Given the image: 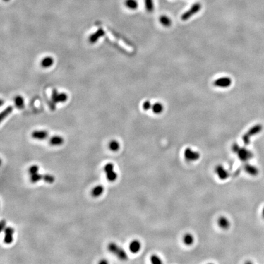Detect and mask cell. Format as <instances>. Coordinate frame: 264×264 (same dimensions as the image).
Segmentation results:
<instances>
[{"mask_svg":"<svg viewBox=\"0 0 264 264\" xmlns=\"http://www.w3.org/2000/svg\"><path fill=\"white\" fill-rule=\"evenodd\" d=\"M52 99L54 103H62L67 100L68 96L64 92L59 93L56 90H53Z\"/></svg>","mask_w":264,"mask_h":264,"instance_id":"cell-9","label":"cell"},{"mask_svg":"<svg viewBox=\"0 0 264 264\" xmlns=\"http://www.w3.org/2000/svg\"><path fill=\"white\" fill-rule=\"evenodd\" d=\"M104 34V31L102 29H99L97 30L95 33L92 34V35L89 37V42L91 43H95V42L99 40V39Z\"/></svg>","mask_w":264,"mask_h":264,"instance_id":"cell-17","label":"cell"},{"mask_svg":"<svg viewBox=\"0 0 264 264\" xmlns=\"http://www.w3.org/2000/svg\"><path fill=\"white\" fill-rule=\"evenodd\" d=\"M262 130V126L260 125H257V126L253 127L250 129L246 134H245L243 136V141L245 144L248 145L249 144V140L251 136L254 135L257 133H258L259 131Z\"/></svg>","mask_w":264,"mask_h":264,"instance_id":"cell-7","label":"cell"},{"mask_svg":"<svg viewBox=\"0 0 264 264\" xmlns=\"http://www.w3.org/2000/svg\"><path fill=\"white\" fill-rule=\"evenodd\" d=\"M14 103L16 107L18 109H22L25 105V100L21 95H17L14 98Z\"/></svg>","mask_w":264,"mask_h":264,"instance_id":"cell-18","label":"cell"},{"mask_svg":"<svg viewBox=\"0 0 264 264\" xmlns=\"http://www.w3.org/2000/svg\"><path fill=\"white\" fill-rule=\"evenodd\" d=\"M104 190L103 186L102 185H97L92 189L91 194L93 197H99L103 193Z\"/></svg>","mask_w":264,"mask_h":264,"instance_id":"cell-21","label":"cell"},{"mask_svg":"<svg viewBox=\"0 0 264 264\" xmlns=\"http://www.w3.org/2000/svg\"><path fill=\"white\" fill-rule=\"evenodd\" d=\"M150 261L152 263L154 264H160L162 263V259L159 258V257L157 255H152L150 257Z\"/></svg>","mask_w":264,"mask_h":264,"instance_id":"cell-27","label":"cell"},{"mask_svg":"<svg viewBox=\"0 0 264 264\" xmlns=\"http://www.w3.org/2000/svg\"><path fill=\"white\" fill-rule=\"evenodd\" d=\"M49 143L52 145H53V146H57V145H60L63 144L64 139L61 136L58 135L53 136L52 138H50Z\"/></svg>","mask_w":264,"mask_h":264,"instance_id":"cell-15","label":"cell"},{"mask_svg":"<svg viewBox=\"0 0 264 264\" xmlns=\"http://www.w3.org/2000/svg\"><path fill=\"white\" fill-rule=\"evenodd\" d=\"M215 172L217 174L218 178L221 180L227 179L230 174H229L227 170H226L222 165H217L215 168Z\"/></svg>","mask_w":264,"mask_h":264,"instance_id":"cell-8","label":"cell"},{"mask_svg":"<svg viewBox=\"0 0 264 264\" xmlns=\"http://www.w3.org/2000/svg\"><path fill=\"white\" fill-rule=\"evenodd\" d=\"M12 107H9L7 108L4 111V112H3L1 113V120H3V118H4L7 115H8L9 113H11V112H12Z\"/></svg>","mask_w":264,"mask_h":264,"instance_id":"cell-29","label":"cell"},{"mask_svg":"<svg viewBox=\"0 0 264 264\" xmlns=\"http://www.w3.org/2000/svg\"><path fill=\"white\" fill-rule=\"evenodd\" d=\"M245 171L248 173L249 174L252 176H256L258 174V170L255 166H252L251 164H246L244 168Z\"/></svg>","mask_w":264,"mask_h":264,"instance_id":"cell-19","label":"cell"},{"mask_svg":"<svg viewBox=\"0 0 264 264\" xmlns=\"http://www.w3.org/2000/svg\"><path fill=\"white\" fill-rule=\"evenodd\" d=\"M54 61V59L52 56H47L42 59L40 62V65L43 68H49L53 65Z\"/></svg>","mask_w":264,"mask_h":264,"instance_id":"cell-13","label":"cell"},{"mask_svg":"<svg viewBox=\"0 0 264 264\" xmlns=\"http://www.w3.org/2000/svg\"><path fill=\"white\" fill-rule=\"evenodd\" d=\"M32 138L38 140H42L46 139L48 136V131L46 130H35L33 131L31 134Z\"/></svg>","mask_w":264,"mask_h":264,"instance_id":"cell-12","label":"cell"},{"mask_svg":"<svg viewBox=\"0 0 264 264\" xmlns=\"http://www.w3.org/2000/svg\"><path fill=\"white\" fill-rule=\"evenodd\" d=\"M145 8L149 12H152L154 9V4L153 0H144Z\"/></svg>","mask_w":264,"mask_h":264,"instance_id":"cell-25","label":"cell"},{"mask_svg":"<svg viewBox=\"0 0 264 264\" xmlns=\"http://www.w3.org/2000/svg\"><path fill=\"white\" fill-rule=\"evenodd\" d=\"M108 249L109 252L117 256L121 260H126L128 259L127 254L126 251H124V249L114 242H112L108 244Z\"/></svg>","mask_w":264,"mask_h":264,"instance_id":"cell-2","label":"cell"},{"mask_svg":"<svg viewBox=\"0 0 264 264\" xmlns=\"http://www.w3.org/2000/svg\"><path fill=\"white\" fill-rule=\"evenodd\" d=\"M183 241L185 245H191L194 242L193 236L191 234H186L183 237Z\"/></svg>","mask_w":264,"mask_h":264,"instance_id":"cell-22","label":"cell"},{"mask_svg":"<svg viewBox=\"0 0 264 264\" xmlns=\"http://www.w3.org/2000/svg\"><path fill=\"white\" fill-rule=\"evenodd\" d=\"M232 80L229 77H222L215 80L213 82V85L220 88H228L231 85Z\"/></svg>","mask_w":264,"mask_h":264,"instance_id":"cell-10","label":"cell"},{"mask_svg":"<svg viewBox=\"0 0 264 264\" xmlns=\"http://www.w3.org/2000/svg\"><path fill=\"white\" fill-rule=\"evenodd\" d=\"M232 151L237 154L239 159L243 162H247L253 157V154L245 148H240L237 144H234L232 147Z\"/></svg>","mask_w":264,"mask_h":264,"instance_id":"cell-1","label":"cell"},{"mask_svg":"<svg viewBox=\"0 0 264 264\" xmlns=\"http://www.w3.org/2000/svg\"><path fill=\"white\" fill-rule=\"evenodd\" d=\"M4 1H9V0H4Z\"/></svg>","mask_w":264,"mask_h":264,"instance_id":"cell-34","label":"cell"},{"mask_svg":"<svg viewBox=\"0 0 264 264\" xmlns=\"http://www.w3.org/2000/svg\"><path fill=\"white\" fill-rule=\"evenodd\" d=\"M1 229L2 231H4V229L6 227V221H4V220H2L1 221Z\"/></svg>","mask_w":264,"mask_h":264,"instance_id":"cell-31","label":"cell"},{"mask_svg":"<svg viewBox=\"0 0 264 264\" xmlns=\"http://www.w3.org/2000/svg\"><path fill=\"white\" fill-rule=\"evenodd\" d=\"M218 224L221 229H227L230 227V222L226 217H221L218 220Z\"/></svg>","mask_w":264,"mask_h":264,"instance_id":"cell-16","label":"cell"},{"mask_svg":"<svg viewBox=\"0 0 264 264\" xmlns=\"http://www.w3.org/2000/svg\"><path fill=\"white\" fill-rule=\"evenodd\" d=\"M201 8H202V6H201L200 3H194L188 11L183 13L182 16H181V19L183 21L188 20L194 14L197 13L201 9Z\"/></svg>","mask_w":264,"mask_h":264,"instance_id":"cell-4","label":"cell"},{"mask_svg":"<svg viewBox=\"0 0 264 264\" xmlns=\"http://www.w3.org/2000/svg\"><path fill=\"white\" fill-rule=\"evenodd\" d=\"M125 5L131 10H135L138 8V3L136 0H126Z\"/></svg>","mask_w":264,"mask_h":264,"instance_id":"cell-20","label":"cell"},{"mask_svg":"<svg viewBox=\"0 0 264 264\" xmlns=\"http://www.w3.org/2000/svg\"><path fill=\"white\" fill-rule=\"evenodd\" d=\"M152 109L155 114H160L163 110V106L162 103L158 102L152 106Z\"/></svg>","mask_w":264,"mask_h":264,"instance_id":"cell-23","label":"cell"},{"mask_svg":"<svg viewBox=\"0 0 264 264\" xmlns=\"http://www.w3.org/2000/svg\"><path fill=\"white\" fill-rule=\"evenodd\" d=\"M30 180L31 182L32 183H36L41 180H43L44 182L48 183V184H52L54 182L55 179L54 177L50 174H39L38 172L30 176Z\"/></svg>","mask_w":264,"mask_h":264,"instance_id":"cell-3","label":"cell"},{"mask_svg":"<svg viewBox=\"0 0 264 264\" xmlns=\"http://www.w3.org/2000/svg\"><path fill=\"white\" fill-rule=\"evenodd\" d=\"M107 262H108L106 261V260H102V261L100 262V263H107Z\"/></svg>","mask_w":264,"mask_h":264,"instance_id":"cell-32","label":"cell"},{"mask_svg":"<svg viewBox=\"0 0 264 264\" xmlns=\"http://www.w3.org/2000/svg\"><path fill=\"white\" fill-rule=\"evenodd\" d=\"M109 148L113 152H116L120 148V144L117 141L112 140L109 143Z\"/></svg>","mask_w":264,"mask_h":264,"instance_id":"cell-26","label":"cell"},{"mask_svg":"<svg viewBox=\"0 0 264 264\" xmlns=\"http://www.w3.org/2000/svg\"><path fill=\"white\" fill-rule=\"evenodd\" d=\"M5 234L4 241L7 244H11L13 241V234L14 233V229L11 227H6L4 229Z\"/></svg>","mask_w":264,"mask_h":264,"instance_id":"cell-11","label":"cell"},{"mask_svg":"<svg viewBox=\"0 0 264 264\" xmlns=\"http://www.w3.org/2000/svg\"><path fill=\"white\" fill-rule=\"evenodd\" d=\"M184 158L186 161L188 162H195L197 161L200 158V154L197 152L192 150L191 148H186L184 153Z\"/></svg>","mask_w":264,"mask_h":264,"instance_id":"cell-5","label":"cell"},{"mask_svg":"<svg viewBox=\"0 0 264 264\" xmlns=\"http://www.w3.org/2000/svg\"><path fill=\"white\" fill-rule=\"evenodd\" d=\"M262 216H263V217L264 218V208H263V211H262Z\"/></svg>","mask_w":264,"mask_h":264,"instance_id":"cell-33","label":"cell"},{"mask_svg":"<svg viewBox=\"0 0 264 264\" xmlns=\"http://www.w3.org/2000/svg\"><path fill=\"white\" fill-rule=\"evenodd\" d=\"M104 171L105 172L107 178L109 182L115 181L117 177V175L114 172L113 164L110 163H107L104 167Z\"/></svg>","mask_w":264,"mask_h":264,"instance_id":"cell-6","label":"cell"},{"mask_svg":"<svg viewBox=\"0 0 264 264\" xmlns=\"http://www.w3.org/2000/svg\"><path fill=\"white\" fill-rule=\"evenodd\" d=\"M39 169V168L38 167V166H37V165H32V166H31V167L29 168V170H28V172H29V174H30V176L32 175V174H34L38 172Z\"/></svg>","mask_w":264,"mask_h":264,"instance_id":"cell-28","label":"cell"},{"mask_svg":"<svg viewBox=\"0 0 264 264\" xmlns=\"http://www.w3.org/2000/svg\"><path fill=\"white\" fill-rule=\"evenodd\" d=\"M143 108L145 111L149 110V109L152 108V105H151L150 101H149V100L145 101L143 104Z\"/></svg>","mask_w":264,"mask_h":264,"instance_id":"cell-30","label":"cell"},{"mask_svg":"<svg viewBox=\"0 0 264 264\" xmlns=\"http://www.w3.org/2000/svg\"><path fill=\"white\" fill-rule=\"evenodd\" d=\"M159 21L160 23L166 27H169L171 25L172 22L171 19L168 17L166 16H162L159 18Z\"/></svg>","mask_w":264,"mask_h":264,"instance_id":"cell-24","label":"cell"},{"mask_svg":"<svg viewBox=\"0 0 264 264\" xmlns=\"http://www.w3.org/2000/svg\"><path fill=\"white\" fill-rule=\"evenodd\" d=\"M141 247V243L136 240L132 241L129 245V249L132 253H136L140 251Z\"/></svg>","mask_w":264,"mask_h":264,"instance_id":"cell-14","label":"cell"}]
</instances>
